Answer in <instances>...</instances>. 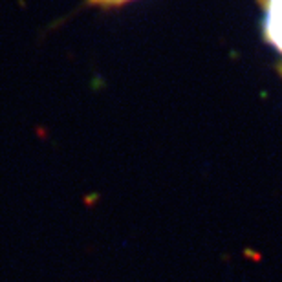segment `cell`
Listing matches in <instances>:
<instances>
[{"label":"cell","instance_id":"6da1fadb","mask_svg":"<svg viewBox=\"0 0 282 282\" xmlns=\"http://www.w3.org/2000/svg\"><path fill=\"white\" fill-rule=\"evenodd\" d=\"M262 8V37L282 53V0H257Z\"/></svg>","mask_w":282,"mask_h":282},{"label":"cell","instance_id":"7a4b0ae2","mask_svg":"<svg viewBox=\"0 0 282 282\" xmlns=\"http://www.w3.org/2000/svg\"><path fill=\"white\" fill-rule=\"evenodd\" d=\"M134 0H86V4L92 8H103V9H116L125 4H130Z\"/></svg>","mask_w":282,"mask_h":282},{"label":"cell","instance_id":"3957f363","mask_svg":"<svg viewBox=\"0 0 282 282\" xmlns=\"http://www.w3.org/2000/svg\"><path fill=\"white\" fill-rule=\"evenodd\" d=\"M278 72H280V76H282V61L278 63Z\"/></svg>","mask_w":282,"mask_h":282}]
</instances>
